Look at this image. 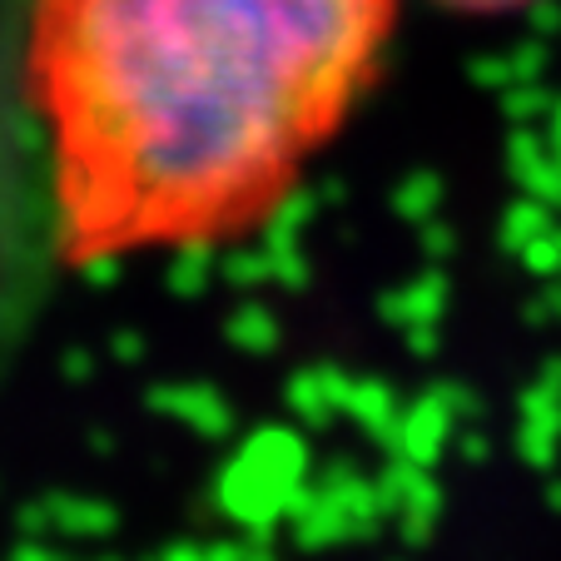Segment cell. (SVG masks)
<instances>
[{
  "instance_id": "obj_2",
  "label": "cell",
  "mask_w": 561,
  "mask_h": 561,
  "mask_svg": "<svg viewBox=\"0 0 561 561\" xmlns=\"http://www.w3.org/2000/svg\"><path fill=\"white\" fill-rule=\"evenodd\" d=\"M447 11H467V15H497V11H522V5H537V0H437Z\"/></svg>"
},
{
  "instance_id": "obj_1",
  "label": "cell",
  "mask_w": 561,
  "mask_h": 561,
  "mask_svg": "<svg viewBox=\"0 0 561 561\" xmlns=\"http://www.w3.org/2000/svg\"><path fill=\"white\" fill-rule=\"evenodd\" d=\"M392 31L398 0H35L25 70L60 259L268 224L378 85Z\"/></svg>"
}]
</instances>
